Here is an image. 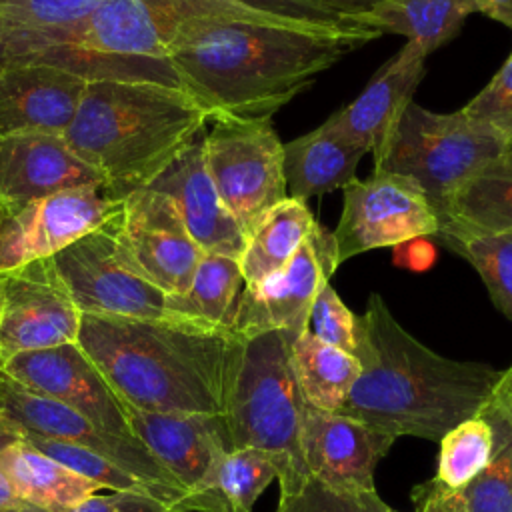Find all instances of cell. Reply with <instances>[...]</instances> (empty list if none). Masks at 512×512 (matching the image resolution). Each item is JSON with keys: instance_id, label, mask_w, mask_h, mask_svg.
<instances>
[{"instance_id": "6da1fadb", "label": "cell", "mask_w": 512, "mask_h": 512, "mask_svg": "<svg viewBox=\"0 0 512 512\" xmlns=\"http://www.w3.org/2000/svg\"><path fill=\"white\" fill-rule=\"evenodd\" d=\"M378 36L366 26L208 20L184 30L168 60L208 118H272L320 72Z\"/></svg>"}, {"instance_id": "7a4b0ae2", "label": "cell", "mask_w": 512, "mask_h": 512, "mask_svg": "<svg viewBox=\"0 0 512 512\" xmlns=\"http://www.w3.org/2000/svg\"><path fill=\"white\" fill-rule=\"evenodd\" d=\"M354 356L360 374L338 412L394 438L440 442L484 408L502 376L488 364L452 360L424 346L380 294H370L356 316Z\"/></svg>"}, {"instance_id": "3957f363", "label": "cell", "mask_w": 512, "mask_h": 512, "mask_svg": "<svg viewBox=\"0 0 512 512\" xmlns=\"http://www.w3.org/2000/svg\"><path fill=\"white\" fill-rule=\"evenodd\" d=\"M80 348L118 398L148 412L224 416L242 338L184 320L82 314Z\"/></svg>"}, {"instance_id": "277c9868", "label": "cell", "mask_w": 512, "mask_h": 512, "mask_svg": "<svg viewBox=\"0 0 512 512\" xmlns=\"http://www.w3.org/2000/svg\"><path fill=\"white\" fill-rule=\"evenodd\" d=\"M206 110L178 86L88 80L66 144L122 196L148 186L206 126Z\"/></svg>"}, {"instance_id": "5b68a950", "label": "cell", "mask_w": 512, "mask_h": 512, "mask_svg": "<svg viewBox=\"0 0 512 512\" xmlns=\"http://www.w3.org/2000/svg\"><path fill=\"white\" fill-rule=\"evenodd\" d=\"M296 336L272 330L242 338L224 412L230 450L256 448L272 458L278 500L294 496L310 478L302 448L308 404L292 368Z\"/></svg>"}, {"instance_id": "8992f818", "label": "cell", "mask_w": 512, "mask_h": 512, "mask_svg": "<svg viewBox=\"0 0 512 512\" xmlns=\"http://www.w3.org/2000/svg\"><path fill=\"white\" fill-rule=\"evenodd\" d=\"M506 148L508 142L462 110L440 114L412 100L372 158L374 170L414 180L440 218L452 194Z\"/></svg>"}, {"instance_id": "52a82bcc", "label": "cell", "mask_w": 512, "mask_h": 512, "mask_svg": "<svg viewBox=\"0 0 512 512\" xmlns=\"http://www.w3.org/2000/svg\"><path fill=\"white\" fill-rule=\"evenodd\" d=\"M208 20L290 22L238 0H102L72 40L58 48L128 60H168L176 38Z\"/></svg>"}, {"instance_id": "ba28073f", "label": "cell", "mask_w": 512, "mask_h": 512, "mask_svg": "<svg viewBox=\"0 0 512 512\" xmlns=\"http://www.w3.org/2000/svg\"><path fill=\"white\" fill-rule=\"evenodd\" d=\"M202 142L220 200L248 236L270 208L288 198L284 144L270 118L228 114L208 118Z\"/></svg>"}, {"instance_id": "9c48e42d", "label": "cell", "mask_w": 512, "mask_h": 512, "mask_svg": "<svg viewBox=\"0 0 512 512\" xmlns=\"http://www.w3.org/2000/svg\"><path fill=\"white\" fill-rule=\"evenodd\" d=\"M120 216L54 254V266L80 314L168 320L166 294L128 262L118 236Z\"/></svg>"}, {"instance_id": "30bf717a", "label": "cell", "mask_w": 512, "mask_h": 512, "mask_svg": "<svg viewBox=\"0 0 512 512\" xmlns=\"http://www.w3.org/2000/svg\"><path fill=\"white\" fill-rule=\"evenodd\" d=\"M0 412L22 432L70 442L100 454L102 458L118 464L140 482H144L154 496L172 504H182L190 512H194L190 494L138 438L108 432L86 416L78 414L76 410L48 396L26 390L24 386L8 378L2 370Z\"/></svg>"}, {"instance_id": "8fae6325", "label": "cell", "mask_w": 512, "mask_h": 512, "mask_svg": "<svg viewBox=\"0 0 512 512\" xmlns=\"http://www.w3.org/2000/svg\"><path fill=\"white\" fill-rule=\"evenodd\" d=\"M124 198L106 182L60 190L4 210L0 222V270L52 258L114 220L124 208Z\"/></svg>"}, {"instance_id": "7c38bea8", "label": "cell", "mask_w": 512, "mask_h": 512, "mask_svg": "<svg viewBox=\"0 0 512 512\" xmlns=\"http://www.w3.org/2000/svg\"><path fill=\"white\" fill-rule=\"evenodd\" d=\"M438 228V214L414 180L372 170L344 188L342 214L332 230L338 266L374 248L436 236Z\"/></svg>"}, {"instance_id": "4fadbf2b", "label": "cell", "mask_w": 512, "mask_h": 512, "mask_svg": "<svg viewBox=\"0 0 512 512\" xmlns=\"http://www.w3.org/2000/svg\"><path fill=\"white\" fill-rule=\"evenodd\" d=\"M126 414L132 434L190 494L194 512H228L216 492V472L230 450L224 416L132 406H126Z\"/></svg>"}, {"instance_id": "5bb4252c", "label": "cell", "mask_w": 512, "mask_h": 512, "mask_svg": "<svg viewBox=\"0 0 512 512\" xmlns=\"http://www.w3.org/2000/svg\"><path fill=\"white\" fill-rule=\"evenodd\" d=\"M80 318L52 258L0 270V364L22 352L76 342Z\"/></svg>"}, {"instance_id": "9a60e30c", "label": "cell", "mask_w": 512, "mask_h": 512, "mask_svg": "<svg viewBox=\"0 0 512 512\" xmlns=\"http://www.w3.org/2000/svg\"><path fill=\"white\" fill-rule=\"evenodd\" d=\"M338 268L332 232L316 224L290 262L256 286H244L230 330L252 338L272 330L300 334L308 330V316L322 282Z\"/></svg>"}, {"instance_id": "2e32d148", "label": "cell", "mask_w": 512, "mask_h": 512, "mask_svg": "<svg viewBox=\"0 0 512 512\" xmlns=\"http://www.w3.org/2000/svg\"><path fill=\"white\" fill-rule=\"evenodd\" d=\"M118 236L130 266L142 278L166 296L188 290L204 252L166 194L152 188L126 194Z\"/></svg>"}, {"instance_id": "e0dca14e", "label": "cell", "mask_w": 512, "mask_h": 512, "mask_svg": "<svg viewBox=\"0 0 512 512\" xmlns=\"http://www.w3.org/2000/svg\"><path fill=\"white\" fill-rule=\"evenodd\" d=\"M0 370L26 390L76 410L104 430L136 438L124 402L78 342L16 354Z\"/></svg>"}, {"instance_id": "ac0fdd59", "label": "cell", "mask_w": 512, "mask_h": 512, "mask_svg": "<svg viewBox=\"0 0 512 512\" xmlns=\"http://www.w3.org/2000/svg\"><path fill=\"white\" fill-rule=\"evenodd\" d=\"M394 436L340 412L306 406L302 448L308 474L336 488L376 490L374 470Z\"/></svg>"}, {"instance_id": "d6986e66", "label": "cell", "mask_w": 512, "mask_h": 512, "mask_svg": "<svg viewBox=\"0 0 512 512\" xmlns=\"http://www.w3.org/2000/svg\"><path fill=\"white\" fill-rule=\"evenodd\" d=\"M88 78L50 64L0 66V138L64 136Z\"/></svg>"}, {"instance_id": "ffe728a7", "label": "cell", "mask_w": 512, "mask_h": 512, "mask_svg": "<svg viewBox=\"0 0 512 512\" xmlns=\"http://www.w3.org/2000/svg\"><path fill=\"white\" fill-rule=\"evenodd\" d=\"M202 132L144 188L162 192L174 202L188 234L204 254L240 258L246 234L220 200L210 178Z\"/></svg>"}, {"instance_id": "44dd1931", "label": "cell", "mask_w": 512, "mask_h": 512, "mask_svg": "<svg viewBox=\"0 0 512 512\" xmlns=\"http://www.w3.org/2000/svg\"><path fill=\"white\" fill-rule=\"evenodd\" d=\"M106 184L62 136L22 134L0 138V200L4 210L82 186Z\"/></svg>"}, {"instance_id": "7402d4cb", "label": "cell", "mask_w": 512, "mask_h": 512, "mask_svg": "<svg viewBox=\"0 0 512 512\" xmlns=\"http://www.w3.org/2000/svg\"><path fill=\"white\" fill-rule=\"evenodd\" d=\"M426 56L428 52L418 42L408 40L376 70L360 96L336 110L328 122L368 152H376L412 102L414 90L424 78Z\"/></svg>"}, {"instance_id": "603a6c76", "label": "cell", "mask_w": 512, "mask_h": 512, "mask_svg": "<svg viewBox=\"0 0 512 512\" xmlns=\"http://www.w3.org/2000/svg\"><path fill=\"white\" fill-rule=\"evenodd\" d=\"M102 0H0V66L66 46Z\"/></svg>"}, {"instance_id": "cb8c5ba5", "label": "cell", "mask_w": 512, "mask_h": 512, "mask_svg": "<svg viewBox=\"0 0 512 512\" xmlns=\"http://www.w3.org/2000/svg\"><path fill=\"white\" fill-rule=\"evenodd\" d=\"M368 150L328 120L312 132L284 144V178L290 198L306 202L332 190H344Z\"/></svg>"}, {"instance_id": "d4e9b609", "label": "cell", "mask_w": 512, "mask_h": 512, "mask_svg": "<svg viewBox=\"0 0 512 512\" xmlns=\"http://www.w3.org/2000/svg\"><path fill=\"white\" fill-rule=\"evenodd\" d=\"M0 470L24 504L44 512H68L102 490L100 484L34 448L22 432L0 448Z\"/></svg>"}, {"instance_id": "484cf974", "label": "cell", "mask_w": 512, "mask_h": 512, "mask_svg": "<svg viewBox=\"0 0 512 512\" xmlns=\"http://www.w3.org/2000/svg\"><path fill=\"white\" fill-rule=\"evenodd\" d=\"M438 220V232H512V146L470 176L452 194Z\"/></svg>"}, {"instance_id": "4316f807", "label": "cell", "mask_w": 512, "mask_h": 512, "mask_svg": "<svg viewBox=\"0 0 512 512\" xmlns=\"http://www.w3.org/2000/svg\"><path fill=\"white\" fill-rule=\"evenodd\" d=\"M306 202L286 198L270 208L248 232L246 246L238 258L244 286H256L280 272L316 228Z\"/></svg>"}, {"instance_id": "83f0119b", "label": "cell", "mask_w": 512, "mask_h": 512, "mask_svg": "<svg viewBox=\"0 0 512 512\" xmlns=\"http://www.w3.org/2000/svg\"><path fill=\"white\" fill-rule=\"evenodd\" d=\"M478 414L492 428V450L482 472L458 496L468 512H512V382L504 370Z\"/></svg>"}, {"instance_id": "f1b7e54d", "label": "cell", "mask_w": 512, "mask_h": 512, "mask_svg": "<svg viewBox=\"0 0 512 512\" xmlns=\"http://www.w3.org/2000/svg\"><path fill=\"white\" fill-rule=\"evenodd\" d=\"M242 288L244 278L238 258L204 254L188 290L166 296V310L176 320L214 330H230Z\"/></svg>"}, {"instance_id": "f546056e", "label": "cell", "mask_w": 512, "mask_h": 512, "mask_svg": "<svg viewBox=\"0 0 512 512\" xmlns=\"http://www.w3.org/2000/svg\"><path fill=\"white\" fill-rule=\"evenodd\" d=\"M468 14L466 0H384L356 20L380 34H402L430 54L458 34Z\"/></svg>"}, {"instance_id": "4dcf8cb0", "label": "cell", "mask_w": 512, "mask_h": 512, "mask_svg": "<svg viewBox=\"0 0 512 512\" xmlns=\"http://www.w3.org/2000/svg\"><path fill=\"white\" fill-rule=\"evenodd\" d=\"M292 368L306 404L330 412L340 410L360 374L354 354L318 340L310 330L292 342Z\"/></svg>"}, {"instance_id": "1f68e13d", "label": "cell", "mask_w": 512, "mask_h": 512, "mask_svg": "<svg viewBox=\"0 0 512 512\" xmlns=\"http://www.w3.org/2000/svg\"><path fill=\"white\" fill-rule=\"evenodd\" d=\"M436 236L480 274L494 306L512 320V232H438Z\"/></svg>"}, {"instance_id": "d6a6232c", "label": "cell", "mask_w": 512, "mask_h": 512, "mask_svg": "<svg viewBox=\"0 0 512 512\" xmlns=\"http://www.w3.org/2000/svg\"><path fill=\"white\" fill-rule=\"evenodd\" d=\"M438 444L434 480L458 492L486 466L492 450V428L484 416L476 414L448 430Z\"/></svg>"}, {"instance_id": "836d02e7", "label": "cell", "mask_w": 512, "mask_h": 512, "mask_svg": "<svg viewBox=\"0 0 512 512\" xmlns=\"http://www.w3.org/2000/svg\"><path fill=\"white\" fill-rule=\"evenodd\" d=\"M278 478L272 458L256 448L228 450L216 472V492L228 512H252L262 490Z\"/></svg>"}, {"instance_id": "e575fe53", "label": "cell", "mask_w": 512, "mask_h": 512, "mask_svg": "<svg viewBox=\"0 0 512 512\" xmlns=\"http://www.w3.org/2000/svg\"><path fill=\"white\" fill-rule=\"evenodd\" d=\"M22 436H24L26 442H30L34 448H38L46 456L58 460L66 468H70V470L78 472L80 476L100 484L102 488L150 492L146 488V484L140 482L136 476H132L130 472H126L118 464L102 458L100 454H96L88 448H82V446H76V444H70V442H62V440H54V438H46V436H40V434H30V432H22Z\"/></svg>"}, {"instance_id": "d590c367", "label": "cell", "mask_w": 512, "mask_h": 512, "mask_svg": "<svg viewBox=\"0 0 512 512\" xmlns=\"http://www.w3.org/2000/svg\"><path fill=\"white\" fill-rule=\"evenodd\" d=\"M376 490L330 486L314 476L290 498L278 500L276 512H390Z\"/></svg>"}, {"instance_id": "8d00e7d4", "label": "cell", "mask_w": 512, "mask_h": 512, "mask_svg": "<svg viewBox=\"0 0 512 512\" xmlns=\"http://www.w3.org/2000/svg\"><path fill=\"white\" fill-rule=\"evenodd\" d=\"M462 112L512 144V52L492 80L462 108Z\"/></svg>"}, {"instance_id": "74e56055", "label": "cell", "mask_w": 512, "mask_h": 512, "mask_svg": "<svg viewBox=\"0 0 512 512\" xmlns=\"http://www.w3.org/2000/svg\"><path fill=\"white\" fill-rule=\"evenodd\" d=\"M308 330L322 342L354 354L356 350V314L340 300L330 280L318 288L310 316Z\"/></svg>"}, {"instance_id": "f35d334b", "label": "cell", "mask_w": 512, "mask_h": 512, "mask_svg": "<svg viewBox=\"0 0 512 512\" xmlns=\"http://www.w3.org/2000/svg\"><path fill=\"white\" fill-rule=\"evenodd\" d=\"M252 8L270 12L278 18L312 24V26H328V28H356L362 26L356 18L336 12L334 8L318 2V0H238Z\"/></svg>"}, {"instance_id": "ab89813d", "label": "cell", "mask_w": 512, "mask_h": 512, "mask_svg": "<svg viewBox=\"0 0 512 512\" xmlns=\"http://www.w3.org/2000/svg\"><path fill=\"white\" fill-rule=\"evenodd\" d=\"M68 512H190L182 504H172L142 490H110L94 494Z\"/></svg>"}, {"instance_id": "60d3db41", "label": "cell", "mask_w": 512, "mask_h": 512, "mask_svg": "<svg viewBox=\"0 0 512 512\" xmlns=\"http://www.w3.org/2000/svg\"><path fill=\"white\" fill-rule=\"evenodd\" d=\"M412 502L416 512H468L458 492L434 478L412 488Z\"/></svg>"}, {"instance_id": "b9f144b4", "label": "cell", "mask_w": 512, "mask_h": 512, "mask_svg": "<svg viewBox=\"0 0 512 512\" xmlns=\"http://www.w3.org/2000/svg\"><path fill=\"white\" fill-rule=\"evenodd\" d=\"M16 436H20V428L16 424H12L2 412H0V448L4 444H8L10 440H14ZM22 506H28L24 504L16 494L14 490L10 488L4 472L0 470V510L4 508H22Z\"/></svg>"}, {"instance_id": "7bdbcfd3", "label": "cell", "mask_w": 512, "mask_h": 512, "mask_svg": "<svg viewBox=\"0 0 512 512\" xmlns=\"http://www.w3.org/2000/svg\"><path fill=\"white\" fill-rule=\"evenodd\" d=\"M466 6L472 12H480L508 28H512V0H466Z\"/></svg>"}, {"instance_id": "ee69618b", "label": "cell", "mask_w": 512, "mask_h": 512, "mask_svg": "<svg viewBox=\"0 0 512 512\" xmlns=\"http://www.w3.org/2000/svg\"><path fill=\"white\" fill-rule=\"evenodd\" d=\"M318 2L334 8L340 14L356 18V14L366 12V10H370L372 6H376V4H380L384 0H318Z\"/></svg>"}, {"instance_id": "f6af8a7d", "label": "cell", "mask_w": 512, "mask_h": 512, "mask_svg": "<svg viewBox=\"0 0 512 512\" xmlns=\"http://www.w3.org/2000/svg\"><path fill=\"white\" fill-rule=\"evenodd\" d=\"M0 512H44V510L34 508V506H22V508H4Z\"/></svg>"}, {"instance_id": "bcb514c9", "label": "cell", "mask_w": 512, "mask_h": 512, "mask_svg": "<svg viewBox=\"0 0 512 512\" xmlns=\"http://www.w3.org/2000/svg\"><path fill=\"white\" fill-rule=\"evenodd\" d=\"M504 374H506V378L512 382V364H510V366L504 370Z\"/></svg>"}, {"instance_id": "7dc6e473", "label": "cell", "mask_w": 512, "mask_h": 512, "mask_svg": "<svg viewBox=\"0 0 512 512\" xmlns=\"http://www.w3.org/2000/svg\"><path fill=\"white\" fill-rule=\"evenodd\" d=\"M2 214H4V204H2V200H0V222H2Z\"/></svg>"}, {"instance_id": "c3c4849f", "label": "cell", "mask_w": 512, "mask_h": 512, "mask_svg": "<svg viewBox=\"0 0 512 512\" xmlns=\"http://www.w3.org/2000/svg\"><path fill=\"white\" fill-rule=\"evenodd\" d=\"M390 512H398V510H390Z\"/></svg>"}, {"instance_id": "681fc988", "label": "cell", "mask_w": 512, "mask_h": 512, "mask_svg": "<svg viewBox=\"0 0 512 512\" xmlns=\"http://www.w3.org/2000/svg\"><path fill=\"white\" fill-rule=\"evenodd\" d=\"M508 146H512V144H508Z\"/></svg>"}]
</instances>
